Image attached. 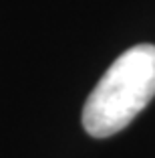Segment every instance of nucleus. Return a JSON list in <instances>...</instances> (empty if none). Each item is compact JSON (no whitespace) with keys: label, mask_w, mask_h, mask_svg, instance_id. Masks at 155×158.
<instances>
[{"label":"nucleus","mask_w":155,"mask_h":158,"mask_svg":"<svg viewBox=\"0 0 155 158\" xmlns=\"http://www.w3.org/2000/svg\"><path fill=\"white\" fill-rule=\"evenodd\" d=\"M155 95V45L131 47L105 71L91 91L83 126L93 138H107L121 132Z\"/></svg>","instance_id":"nucleus-1"}]
</instances>
